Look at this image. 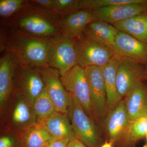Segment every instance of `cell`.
<instances>
[{"instance_id": "1", "label": "cell", "mask_w": 147, "mask_h": 147, "mask_svg": "<svg viewBox=\"0 0 147 147\" xmlns=\"http://www.w3.org/2000/svg\"><path fill=\"white\" fill-rule=\"evenodd\" d=\"M52 39L32 36L16 27L1 22V52L10 53L18 64L38 68L50 66Z\"/></svg>"}, {"instance_id": "2", "label": "cell", "mask_w": 147, "mask_h": 147, "mask_svg": "<svg viewBox=\"0 0 147 147\" xmlns=\"http://www.w3.org/2000/svg\"><path fill=\"white\" fill-rule=\"evenodd\" d=\"M60 18L53 11L40 7L30 1L20 12L1 22L16 27L32 36L52 39L61 34L59 26Z\"/></svg>"}, {"instance_id": "3", "label": "cell", "mask_w": 147, "mask_h": 147, "mask_svg": "<svg viewBox=\"0 0 147 147\" xmlns=\"http://www.w3.org/2000/svg\"><path fill=\"white\" fill-rule=\"evenodd\" d=\"M70 95L68 114L75 137L88 147H99L100 139L93 120Z\"/></svg>"}, {"instance_id": "4", "label": "cell", "mask_w": 147, "mask_h": 147, "mask_svg": "<svg viewBox=\"0 0 147 147\" xmlns=\"http://www.w3.org/2000/svg\"><path fill=\"white\" fill-rule=\"evenodd\" d=\"M45 88L39 68L16 63L13 92L25 98L32 107Z\"/></svg>"}, {"instance_id": "5", "label": "cell", "mask_w": 147, "mask_h": 147, "mask_svg": "<svg viewBox=\"0 0 147 147\" xmlns=\"http://www.w3.org/2000/svg\"><path fill=\"white\" fill-rule=\"evenodd\" d=\"M75 47L77 65L84 68L103 67L116 55L113 49L88 39L84 34L75 38Z\"/></svg>"}, {"instance_id": "6", "label": "cell", "mask_w": 147, "mask_h": 147, "mask_svg": "<svg viewBox=\"0 0 147 147\" xmlns=\"http://www.w3.org/2000/svg\"><path fill=\"white\" fill-rule=\"evenodd\" d=\"M61 80L67 91L75 98L87 115L92 119L93 111L85 68L77 65L61 76Z\"/></svg>"}, {"instance_id": "7", "label": "cell", "mask_w": 147, "mask_h": 147, "mask_svg": "<svg viewBox=\"0 0 147 147\" xmlns=\"http://www.w3.org/2000/svg\"><path fill=\"white\" fill-rule=\"evenodd\" d=\"M77 65L75 38L61 34L51 41L50 66L57 69L61 76Z\"/></svg>"}, {"instance_id": "8", "label": "cell", "mask_w": 147, "mask_h": 147, "mask_svg": "<svg viewBox=\"0 0 147 147\" xmlns=\"http://www.w3.org/2000/svg\"><path fill=\"white\" fill-rule=\"evenodd\" d=\"M119 57L117 73V86L121 98L127 95L146 79V65L125 57Z\"/></svg>"}, {"instance_id": "9", "label": "cell", "mask_w": 147, "mask_h": 147, "mask_svg": "<svg viewBox=\"0 0 147 147\" xmlns=\"http://www.w3.org/2000/svg\"><path fill=\"white\" fill-rule=\"evenodd\" d=\"M39 69L45 88L56 110L68 114L70 95L61 81L59 71L51 66L41 67Z\"/></svg>"}, {"instance_id": "10", "label": "cell", "mask_w": 147, "mask_h": 147, "mask_svg": "<svg viewBox=\"0 0 147 147\" xmlns=\"http://www.w3.org/2000/svg\"><path fill=\"white\" fill-rule=\"evenodd\" d=\"M85 71L89 86L93 114L101 118L106 115L108 106L102 67L90 66Z\"/></svg>"}, {"instance_id": "11", "label": "cell", "mask_w": 147, "mask_h": 147, "mask_svg": "<svg viewBox=\"0 0 147 147\" xmlns=\"http://www.w3.org/2000/svg\"><path fill=\"white\" fill-rule=\"evenodd\" d=\"M95 20L113 24L147 13V5L129 3L102 7L92 11Z\"/></svg>"}, {"instance_id": "12", "label": "cell", "mask_w": 147, "mask_h": 147, "mask_svg": "<svg viewBox=\"0 0 147 147\" xmlns=\"http://www.w3.org/2000/svg\"><path fill=\"white\" fill-rule=\"evenodd\" d=\"M113 50L116 55L147 65V44L118 30Z\"/></svg>"}, {"instance_id": "13", "label": "cell", "mask_w": 147, "mask_h": 147, "mask_svg": "<svg viewBox=\"0 0 147 147\" xmlns=\"http://www.w3.org/2000/svg\"><path fill=\"white\" fill-rule=\"evenodd\" d=\"M94 20L92 11L81 9L61 17L59 26L62 34L76 38L84 34L88 25Z\"/></svg>"}, {"instance_id": "14", "label": "cell", "mask_w": 147, "mask_h": 147, "mask_svg": "<svg viewBox=\"0 0 147 147\" xmlns=\"http://www.w3.org/2000/svg\"><path fill=\"white\" fill-rule=\"evenodd\" d=\"M0 59V107L4 106L13 91L16 62L10 53H3Z\"/></svg>"}, {"instance_id": "15", "label": "cell", "mask_w": 147, "mask_h": 147, "mask_svg": "<svg viewBox=\"0 0 147 147\" xmlns=\"http://www.w3.org/2000/svg\"><path fill=\"white\" fill-rule=\"evenodd\" d=\"M129 123L124 100H121L109 110L105 120V127L109 142L114 144L123 134Z\"/></svg>"}, {"instance_id": "16", "label": "cell", "mask_w": 147, "mask_h": 147, "mask_svg": "<svg viewBox=\"0 0 147 147\" xmlns=\"http://www.w3.org/2000/svg\"><path fill=\"white\" fill-rule=\"evenodd\" d=\"M118 31L112 24L94 20L88 25L84 34L88 39L113 50Z\"/></svg>"}, {"instance_id": "17", "label": "cell", "mask_w": 147, "mask_h": 147, "mask_svg": "<svg viewBox=\"0 0 147 147\" xmlns=\"http://www.w3.org/2000/svg\"><path fill=\"white\" fill-rule=\"evenodd\" d=\"M54 140L75 137L68 114L56 111L40 123Z\"/></svg>"}, {"instance_id": "18", "label": "cell", "mask_w": 147, "mask_h": 147, "mask_svg": "<svg viewBox=\"0 0 147 147\" xmlns=\"http://www.w3.org/2000/svg\"><path fill=\"white\" fill-rule=\"evenodd\" d=\"M125 105L129 122L147 113V86L139 83L126 96Z\"/></svg>"}, {"instance_id": "19", "label": "cell", "mask_w": 147, "mask_h": 147, "mask_svg": "<svg viewBox=\"0 0 147 147\" xmlns=\"http://www.w3.org/2000/svg\"><path fill=\"white\" fill-rule=\"evenodd\" d=\"M147 133V113L129 122L122 135L114 144L116 147H136Z\"/></svg>"}, {"instance_id": "20", "label": "cell", "mask_w": 147, "mask_h": 147, "mask_svg": "<svg viewBox=\"0 0 147 147\" xmlns=\"http://www.w3.org/2000/svg\"><path fill=\"white\" fill-rule=\"evenodd\" d=\"M119 62V57L116 54L110 61L102 67L107 106L109 110L114 108L121 100L117 86V73Z\"/></svg>"}, {"instance_id": "21", "label": "cell", "mask_w": 147, "mask_h": 147, "mask_svg": "<svg viewBox=\"0 0 147 147\" xmlns=\"http://www.w3.org/2000/svg\"><path fill=\"white\" fill-rule=\"evenodd\" d=\"M113 25L118 30L125 33L147 44V13L120 21Z\"/></svg>"}, {"instance_id": "22", "label": "cell", "mask_w": 147, "mask_h": 147, "mask_svg": "<svg viewBox=\"0 0 147 147\" xmlns=\"http://www.w3.org/2000/svg\"><path fill=\"white\" fill-rule=\"evenodd\" d=\"M54 139L44 127L37 123L25 130L21 139L22 147H44Z\"/></svg>"}, {"instance_id": "23", "label": "cell", "mask_w": 147, "mask_h": 147, "mask_svg": "<svg viewBox=\"0 0 147 147\" xmlns=\"http://www.w3.org/2000/svg\"><path fill=\"white\" fill-rule=\"evenodd\" d=\"M32 108L37 123L42 122L57 111L45 88L34 100Z\"/></svg>"}, {"instance_id": "24", "label": "cell", "mask_w": 147, "mask_h": 147, "mask_svg": "<svg viewBox=\"0 0 147 147\" xmlns=\"http://www.w3.org/2000/svg\"><path fill=\"white\" fill-rule=\"evenodd\" d=\"M19 95V94H18ZM21 100L16 104L12 115L13 121L15 124L24 125L31 121L35 117L32 107L22 96Z\"/></svg>"}, {"instance_id": "25", "label": "cell", "mask_w": 147, "mask_h": 147, "mask_svg": "<svg viewBox=\"0 0 147 147\" xmlns=\"http://www.w3.org/2000/svg\"><path fill=\"white\" fill-rule=\"evenodd\" d=\"M30 2L27 0H0L1 21L13 17L24 9Z\"/></svg>"}, {"instance_id": "26", "label": "cell", "mask_w": 147, "mask_h": 147, "mask_svg": "<svg viewBox=\"0 0 147 147\" xmlns=\"http://www.w3.org/2000/svg\"><path fill=\"white\" fill-rule=\"evenodd\" d=\"M129 3L147 5V0H80V8L93 11L110 6Z\"/></svg>"}, {"instance_id": "27", "label": "cell", "mask_w": 147, "mask_h": 147, "mask_svg": "<svg viewBox=\"0 0 147 147\" xmlns=\"http://www.w3.org/2000/svg\"><path fill=\"white\" fill-rule=\"evenodd\" d=\"M79 10L80 0H55L53 11L60 18Z\"/></svg>"}, {"instance_id": "28", "label": "cell", "mask_w": 147, "mask_h": 147, "mask_svg": "<svg viewBox=\"0 0 147 147\" xmlns=\"http://www.w3.org/2000/svg\"><path fill=\"white\" fill-rule=\"evenodd\" d=\"M75 138V137H69L54 140L44 147H67L69 142Z\"/></svg>"}, {"instance_id": "29", "label": "cell", "mask_w": 147, "mask_h": 147, "mask_svg": "<svg viewBox=\"0 0 147 147\" xmlns=\"http://www.w3.org/2000/svg\"><path fill=\"white\" fill-rule=\"evenodd\" d=\"M32 1L40 7L53 11L55 0H34Z\"/></svg>"}, {"instance_id": "30", "label": "cell", "mask_w": 147, "mask_h": 147, "mask_svg": "<svg viewBox=\"0 0 147 147\" xmlns=\"http://www.w3.org/2000/svg\"><path fill=\"white\" fill-rule=\"evenodd\" d=\"M13 145V140L9 137L4 136L0 139V147H12Z\"/></svg>"}, {"instance_id": "31", "label": "cell", "mask_w": 147, "mask_h": 147, "mask_svg": "<svg viewBox=\"0 0 147 147\" xmlns=\"http://www.w3.org/2000/svg\"><path fill=\"white\" fill-rule=\"evenodd\" d=\"M67 147H88L84 143L75 137L69 142Z\"/></svg>"}, {"instance_id": "32", "label": "cell", "mask_w": 147, "mask_h": 147, "mask_svg": "<svg viewBox=\"0 0 147 147\" xmlns=\"http://www.w3.org/2000/svg\"><path fill=\"white\" fill-rule=\"evenodd\" d=\"M113 145L114 144L112 142L106 141L100 147H113Z\"/></svg>"}, {"instance_id": "33", "label": "cell", "mask_w": 147, "mask_h": 147, "mask_svg": "<svg viewBox=\"0 0 147 147\" xmlns=\"http://www.w3.org/2000/svg\"><path fill=\"white\" fill-rule=\"evenodd\" d=\"M145 138H146V142L144 147H147V133L146 134V136H145Z\"/></svg>"}, {"instance_id": "34", "label": "cell", "mask_w": 147, "mask_h": 147, "mask_svg": "<svg viewBox=\"0 0 147 147\" xmlns=\"http://www.w3.org/2000/svg\"><path fill=\"white\" fill-rule=\"evenodd\" d=\"M146 80L147 81V65H146Z\"/></svg>"}]
</instances>
